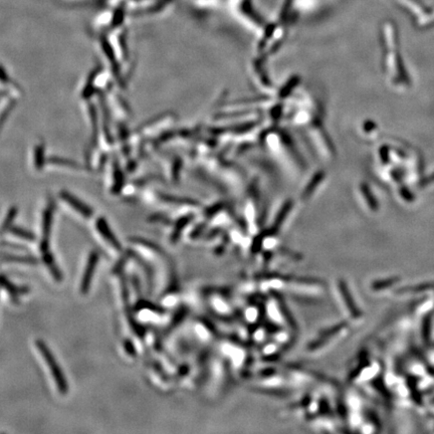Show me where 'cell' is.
Returning a JSON list of instances; mask_svg holds the SVG:
<instances>
[{
  "label": "cell",
  "mask_w": 434,
  "mask_h": 434,
  "mask_svg": "<svg viewBox=\"0 0 434 434\" xmlns=\"http://www.w3.org/2000/svg\"><path fill=\"white\" fill-rule=\"evenodd\" d=\"M35 345H36L37 350L40 351V353L44 357L46 365L49 367L50 373H51L52 378L56 384V387H58L61 394L66 395L69 391V384H68V381L66 378V375L64 374L58 361L55 360L52 352L50 351V349L47 347V345L43 341V340H37V341L35 342Z\"/></svg>",
  "instance_id": "6da1fadb"
},
{
  "label": "cell",
  "mask_w": 434,
  "mask_h": 434,
  "mask_svg": "<svg viewBox=\"0 0 434 434\" xmlns=\"http://www.w3.org/2000/svg\"><path fill=\"white\" fill-rule=\"evenodd\" d=\"M345 330H347V324L342 323L335 325L327 330L320 332L316 339L308 345L307 351L312 355L319 354L323 351H326L330 348V345L335 342Z\"/></svg>",
  "instance_id": "7a4b0ae2"
},
{
  "label": "cell",
  "mask_w": 434,
  "mask_h": 434,
  "mask_svg": "<svg viewBox=\"0 0 434 434\" xmlns=\"http://www.w3.org/2000/svg\"><path fill=\"white\" fill-rule=\"evenodd\" d=\"M206 298L207 304L214 312L220 313V315H230V313L233 312L230 296L226 292H208L206 295Z\"/></svg>",
  "instance_id": "3957f363"
},
{
  "label": "cell",
  "mask_w": 434,
  "mask_h": 434,
  "mask_svg": "<svg viewBox=\"0 0 434 434\" xmlns=\"http://www.w3.org/2000/svg\"><path fill=\"white\" fill-rule=\"evenodd\" d=\"M100 256L97 251H91L88 257V261L86 265V269L84 271V275L82 278L80 292L83 295H87L90 292L91 280L93 277V273L96 271V268L98 266Z\"/></svg>",
  "instance_id": "277c9868"
},
{
  "label": "cell",
  "mask_w": 434,
  "mask_h": 434,
  "mask_svg": "<svg viewBox=\"0 0 434 434\" xmlns=\"http://www.w3.org/2000/svg\"><path fill=\"white\" fill-rule=\"evenodd\" d=\"M52 219H53V206L49 204L46 208L43 217V238L40 244V249L42 252L49 251V239L52 228Z\"/></svg>",
  "instance_id": "5b68a950"
},
{
  "label": "cell",
  "mask_w": 434,
  "mask_h": 434,
  "mask_svg": "<svg viewBox=\"0 0 434 434\" xmlns=\"http://www.w3.org/2000/svg\"><path fill=\"white\" fill-rule=\"evenodd\" d=\"M338 289L340 292V295L342 297V300L345 305V307L347 308L349 315L353 318V319H359L361 318L362 314L361 311L359 310V308L357 307L355 300L353 299V297L351 295V292L347 286L346 282L344 280H339L338 282Z\"/></svg>",
  "instance_id": "8992f818"
},
{
  "label": "cell",
  "mask_w": 434,
  "mask_h": 434,
  "mask_svg": "<svg viewBox=\"0 0 434 434\" xmlns=\"http://www.w3.org/2000/svg\"><path fill=\"white\" fill-rule=\"evenodd\" d=\"M61 197L69 205L71 206L72 208L79 212L80 214H82L84 217L86 218H91L93 214L92 209L91 208L90 206H88L86 203H84L82 200H80L79 198H77L75 196L71 195L70 193H69L68 191H62L61 192Z\"/></svg>",
  "instance_id": "52a82bcc"
},
{
  "label": "cell",
  "mask_w": 434,
  "mask_h": 434,
  "mask_svg": "<svg viewBox=\"0 0 434 434\" xmlns=\"http://www.w3.org/2000/svg\"><path fill=\"white\" fill-rule=\"evenodd\" d=\"M96 228H97L98 231L100 232V234L112 245L113 248H114L117 251H122V244L120 243L118 238L115 236V234L113 233V231L111 230L110 226L105 218L100 217L97 220Z\"/></svg>",
  "instance_id": "ba28073f"
},
{
  "label": "cell",
  "mask_w": 434,
  "mask_h": 434,
  "mask_svg": "<svg viewBox=\"0 0 434 434\" xmlns=\"http://www.w3.org/2000/svg\"><path fill=\"white\" fill-rule=\"evenodd\" d=\"M0 287H2L10 295L11 298L15 301L17 300L20 295L27 294L29 292V289L26 287H17L13 285L7 277H5L2 274H0Z\"/></svg>",
  "instance_id": "9c48e42d"
},
{
  "label": "cell",
  "mask_w": 434,
  "mask_h": 434,
  "mask_svg": "<svg viewBox=\"0 0 434 434\" xmlns=\"http://www.w3.org/2000/svg\"><path fill=\"white\" fill-rule=\"evenodd\" d=\"M43 254V260L46 263V266L47 267V269L49 270L52 277L56 280V281H62L63 280V274L62 271L60 270V268L58 267V263H56L52 253L50 252V251H46V252H42Z\"/></svg>",
  "instance_id": "30bf717a"
},
{
  "label": "cell",
  "mask_w": 434,
  "mask_h": 434,
  "mask_svg": "<svg viewBox=\"0 0 434 434\" xmlns=\"http://www.w3.org/2000/svg\"><path fill=\"white\" fill-rule=\"evenodd\" d=\"M126 253L128 254L129 258H133L135 261H137V262L139 263V266H140V267L145 271V273L147 274V276H148L149 280H150V281L152 280V277L154 276V271H153L152 267H151L145 259H143L142 256H141L140 254H138V253L135 252L134 251L130 250V251H128Z\"/></svg>",
  "instance_id": "8fae6325"
},
{
  "label": "cell",
  "mask_w": 434,
  "mask_h": 434,
  "mask_svg": "<svg viewBox=\"0 0 434 434\" xmlns=\"http://www.w3.org/2000/svg\"><path fill=\"white\" fill-rule=\"evenodd\" d=\"M135 310L136 311L149 310V311H153L154 313H156L158 315H164L166 313V310L164 308H162L161 306H158V305L152 303V301L146 300V299H140L136 304Z\"/></svg>",
  "instance_id": "7c38bea8"
},
{
  "label": "cell",
  "mask_w": 434,
  "mask_h": 434,
  "mask_svg": "<svg viewBox=\"0 0 434 434\" xmlns=\"http://www.w3.org/2000/svg\"><path fill=\"white\" fill-rule=\"evenodd\" d=\"M131 240H132V242L137 243V244H140V245H142V247H145V248L149 249L150 251H154L155 253H157V254H159V255L167 256L166 253H165V251H164L162 249H160L157 244H155V243L152 242V241H149V240H147V239L140 238V237H133V238H131Z\"/></svg>",
  "instance_id": "4fadbf2b"
},
{
  "label": "cell",
  "mask_w": 434,
  "mask_h": 434,
  "mask_svg": "<svg viewBox=\"0 0 434 434\" xmlns=\"http://www.w3.org/2000/svg\"><path fill=\"white\" fill-rule=\"evenodd\" d=\"M17 212H18V210H17L16 207H11V208L9 209V211H8L7 214H6L5 219H4L3 222H2L1 228H0V234L3 235V234L6 233L8 230H10L11 225H12V222H13L14 218L16 217Z\"/></svg>",
  "instance_id": "5bb4252c"
},
{
  "label": "cell",
  "mask_w": 434,
  "mask_h": 434,
  "mask_svg": "<svg viewBox=\"0 0 434 434\" xmlns=\"http://www.w3.org/2000/svg\"><path fill=\"white\" fill-rule=\"evenodd\" d=\"M34 164L37 170H41L45 164V146L44 144H39L34 151Z\"/></svg>",
  "instance_id": "9a60e30c"
},
{
  "label": "cell",
  "mask_w": 434,
  "mask_h": 434,
  "mask_svg": "<svg viewBox=\"0 0 434 434\" xmlns=\"http://www.w3.org/2000/svg\"><path fill=\"white\" fill-rule=\"evenodd\" d=\"M10 232L15 236H18V237L29 240V241H34L36 238V236L34 235L33 232L26 230L24 228H11Z\"/></svg>",
  "instance_id": "2e32d148"
},
{
  "label": "cell",
  "mask_w": 434,
  "mask_h": 434,
  "mask_svg": "<svg viewBox=\"0 0 434 434\" xmlns=\"http://www.w3.org/2000/svg\"><path fill=\"white\" fill-rule=\"evenodd\" d=\"M103 49H104L105 53H106L107 56H108V60H109L110 63L112 64L113 69L115 70V73H116V74H118V73H119V72H118V70H119V67H118V64H117V61H116V58H115L114 51H113V49L111 48V46H109V44H108L107 42H103Z\"/></svg>",
  "instance_id": "e0dca14e"
},
{
  "label": "cell",
  "mask_w": 434,
  "mask_h": 434,
  "mask_svg": "<svg viewBox=\"0 0 434 434\" xmlns=\"http://www.w3.org/2000/svg\"><path fill=\"white\" fill-rule=\"evenodd\" d=\"M6 261H14V262H24V263H37V260L34 256H15V255H7L2 258Z\"/></svg>",
  "instance_id": "ac0fdd59"
},
{
  "label": "cell",
  "mask_w": 434,
  "mask_h": 434,
  "mask_svg": "<svg viewBox=\"0 0 434 434\" xmlns=\"http://www.w3.org/2000/svg\"><path fill=\"white\" fill-rule=\"evenodd\" d=\"M123 181H124V177H123V173L121 170L117 167L116 171H115V184L114 187H113V192L115 194H117L123 187Z\"/></svg>",
  "instance_id": "d6986e66"
},
{
  "label": "cell",
  "mask_w": 434,
  "mask_h": 434,
  "mask_svg": "<svg viewBox=\"0 0 434 434\" xmlns=\"http://www.w3.org/2000/svg\"><path fill=\"white\" fill-rule=\"evenodd\" d=\"M128 258H129V256H128V254L126 253L123 257H121V258L118 260V262L116 263V266L114 267V269H113L112 273L114 274H121L123 273V271H124V268H125V265H126V262H127Z\"/></svg>",
  "instance_id": "ffe728a7"
},
{
  "label": "cell",
  "mask_w": 434,
  "mask_h": 434,
  "mask_svg": "<svg viewBox=\"0 0 434 434\" xmlns=\"http://www.w3.org/2000/svg\"><path fill=\"white\" fill-rule=\"evenodd\" d=\"M124 348H125L126 353H127L129 356H131V357H136V356H137L136 348H135L133 342H132L131 340H126L125 343H124Z\"/></svg>",
  "instance_id": "44dd1931"
},
{
  "label": "cell",
  "mask_w": 434,
  "mask_h": 434,
  "mask_svg": "<svg viewBox=\"0 0 434 434\" xmlns=\"http://www.w3.org/2000/svg\"><path fill=\"white\" fill-rule=\"evenodd\" d=\"M394 281H395V278H390V279L382 280V281H379V282H375V284H373L372 288H373L375 291L382 290V289H384L385 287H390V286H392V285L394 284Z\"/></svg>",
  "instance_id": "7402d4cb"
},
{
  "label": "cell",
  "mask_w": 434,
  "mask_h": 434,
  "mask_svg": "<svg viewBox=\"0 0 434 434\" xmlns=\"http://www.w3.org/2000/svg\"><path fill=\"white\" fill-rule=\"evenodd\" d=\"M434 285H421V286H416V287H411L408 288V290L403 291V292H422V291H427V289H433Z\"/></svg>",
  "instance_id": "603a6c76"
},
{
  "label": "cell",
  "mask_w": 434,
  "mask_h": 434,
  "mask_svg": "<svg viewBox=\"0 0 434 434\" xmlns=\"http://www.w3.org/2000/svg\"><path fill=\"white\" fill-rule=\"evenodd\" d=\"M0 82L7 85L10 83V79L8 77V74L6 73V71L4 70V69L2 67H0Z\"/></svg>",
  "instance_id": "cb8c5ba5"
},
{
  "label": "cell",
  "mask_w": 434,
  "mask_h": 434,
  "mask_svg": "<svg viewBox=\"0 0 434 434\" xmlns=\"http://www.w3.org/2000/svg\"><path fill=\"white\" fill-rule=\"evenodd\" d=\"M133 285H134V287H135V291L138 293V294H140L141 293V288H140V282H139V279L138 278H136V276H134L133 277Z\"/></svg>",
  "instance_id": "d4e9b609"
}]
</instances>
